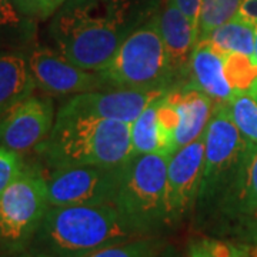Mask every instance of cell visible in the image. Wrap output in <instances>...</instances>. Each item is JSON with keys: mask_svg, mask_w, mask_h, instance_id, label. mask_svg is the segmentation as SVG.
<instances>
[{"mask_svg": "<svg viewBox=\"0 0 257 257\" xmlns=\"http://www.w3.org/2000/svg\"><path fill=\"white\" fill-rule=\"evenodd\" d=\"M163 0H67L50 18L47 35L76 66L99 72L123 42L162 8Z\"/></svg>", "mask_w": 257, "mask_h": 257, "instance_id": "obj_1", "label": "cell"}, {"mask_svg": "<svg viewBox=\"0 0 257 257\" xmlns=\"http://www.w3.org/2000/svg\"><path fill=\"white\" fill-rule=\"evenodd\" d=\"M143 237L113 204L50 206L26 251L35 257H83L124 240Z\"/></svg>", "mask_w": 257, "mask_h": 257, "instance_id": "obj_2", "label": "cell"}, {"mask_svg": "<svg viewBox=\"0 0 257 257\" xmlns=\"http://www.w3.org/2000/svg\"><path fill=\"white\" fill-rule=\"evenodd\" d=\"M37 153L49 169L126 165L133 157L130 124L57 111L53 128Z\"/></svg>", "mask_w": 257, "mask_h": 257, "instance_id": "obj_3", "label": "cell"}, {"mask_svg": "<svg viewBox=\"0 0 257 257\" xmlns=\"http://www.w3.org/2000/svg\"><path fill=\"white\" fill-rule=\"evenodd\" d=\"M169 155L133 156L124 166L116 209L140 236H162L173 227L167 207Z\"/></svg>", "mask_w": 257, "mask_h": 257, "instance_id": "obj_4", "label": "cell"}, {"mask_svg": "<svg viewBox=\"0 0 257 257\" xmlns=\"http://www.w3.org/2000/svg\"><path fill=\"white\" fill-rule=\"evenodd\" d=\"M246 152L247 143L231 119L227 104H214L204 132L202 182L193 211L197 220L207 223L213 213H219L234 186Z\"/></svg>", "mask_w": 257, "mask_h": 257, "instance_id": "obj_5", "label": "cell"}, {"mask_svg": "<svg viewBox=\"0 0 257 257\" xmlns=\"http://www.w3.org/2000/svg\"><path fill=\"white\" fill-rule=\"evenodd\" d=\"M99 73L104 89H175V77L159 28V12L123 42Z\"/></svg>", "mask_w": 257, "mask_h": 257, "instance_id": "obj_6", "label": "cell"}, {"mask_svg": "<svg viewBox=\"0 0 257 257\" xmlns=\"http://www.w3.org/2000/svg\"><path fill=\"white\" fill-rule=\"evenodd\" d=\"M49 207L45 172L25 166L0 196V247L12 254L28 250Z\"/></svg>", "mask_w": 257, "mask_h": 257, "instance_id": "obj_7", "label": "cell"}, {"mask_svg": "<svg viewBox=\"0 0 257 257\" xmlns=\"http://www.w3.org/2000/svg\"><path fill=\"white\" fill-rule=\"evenodd\" d=\"M124 166H64L46 175L50 206H104L116 203Z\"/></svg>", "mask_w": 257, "mask_h": 257, "instance_id": "obj_8", "label": "cell"}, {"mask_svg": "<svg viewBox=\"0 0 257 257\" xmlns=\"http://www.w3.org/2000/svg\"><path fill=\"white\" fill-rule=\"evenodd\" d=\"M56 120L52 96L32 94L0 120V146L26 155L46 142Z\"/></svg>", "mask_w": 257, "mask_h": 257, "instance_id": "obj_9", "label": "cell"}, {"mask_svg": "<svg viewBox=\"0 0 257 257\" xmlns=\"http://www.w3.org/2000/svg\"><path fill=\"white\" fill-rule=\"evenodd\" d=\"M28 59L37 89L45 94L74 96L104 89V82L99 72L76 66L55 47L35 45L30 47Z\"/></svg>", "mask_w": 257, "mask_h": 257, "instance_id": "obj_10", "label": "cell"}, {"mask_svg": "<svg viewBox=\"0 0 257 257\" xmlns=\"http://www.w3.org/2000/svg\"><path fill=\"white\" fill-rule=\"evenodd\" d=\"M169 90H140V89H97L72 96L57 111L80 116H93L133 123L147 106Z\"/></svg>", "mask_w": 257, "mask_h": 257, "instance_id": "obj_11", "label": "cell"}, {"mask_svg": "<svg viewBox=\"0 0 257 257\" xmlns=\"http://www.w3.org/2000/svg\"><path fill=\"white\" fill-rule=\"evenodd\" d=\"M204 162V135L180 147L167 163V207L172 226L194 211Z\"/></svg>", "mask_w": 257, "mask_h": 257, "instance_id": "obj_12", "label": "cell"}, {"mask_svg": "<svg viewBox=\"0 0 257 257\" xmlns=\"http://www.w3.org/2000/svg\"><path fill=\"white\" fill-rule=\"evenodd\" d=\"M159 28L175 77V87H183L187 83L190 59L199 33L175 0H163L159 10Z\"/></svg>", "mask_w": 257, "mask_h": 257, "instance_id": "obj_13", "label": "cell"}, {"mask_svg": "<svg viewBox=\"0 0 257 257\" xmlns=\"http://www.w3.org/2000/svg\"><path fill=\"white\" fill-rule=\"evenodd\" d=\"M183 87L200 90L216 104H227L236 94L226 79L224 55L204 39L196 43L190 59L187 83Z\"/></svg>", "mask_w": 257, "mask_h": 257, "instance_id": "obj_14", "label": "cell"}, {"mask_svg": "<svg viewBox=\"0 0 257 257\" xmlns=\"http://www.w3.org/2000/svg\"><path fill=\"white\" fill-rule=\"evenodd\" d=\"M167 97L180 114L175 140L176 152L204 135L216 103L204 93L192 87H175L167 92Z\"/></svg>", "mask_w": 257, "mask_h": 257, "instance_id": "obj_15", "label": "cell"}, {"mask_svg": "<svg viewBox=\"0 0 257 257\" xmlns=\"http://www.w3.org/2000/svg\"><path fill=\"white\" fill-rule=\"evenodd\" d=\"M36 82L23 50H0V116L32 96Z\"/></svg>", "mask_w": 257, "mask_h": 257, "instance_id": "obj_16", "label": "cell"}, {"mask_svg": "<svg viewBox=\"0 0 257 257\" xmlns=\"http://www.w3.org/2000/svg\"><path fill=\"white\" fill-rule=\"evenodd\" d=\"M237 213L257 220V147H248L234 186L220 213Z\"/></svg>", "mask_w": 257, "mask_h": 257, "instance_id": "obj_17", "label": "cell"}, {"mask_svg": "<svg viewBox=\"0 0 257 257\" xmlns=\"http://www.w3.org/2000/svg\"><path fill=\"white\" fill-rule=\"evenodd\" d=\"M203 39L207 40L211 46L223 55L243 53L247 56H254L257 28L236 16L229 22L213 29Z\"/></svg>", "mask_w": 257, "mask_h": 257, "instance_id": "obj_18", "label": "cell"}, {"mask_svg": "<svg viewBox=\"0 0 257 257\" xmlns=\"http://www.w3.org/2000/svg\"><path fill=\"white\" fill-rule=\"evenodd\" d=\"M36 22L26 19L13 0H0V46L10 50H23L33 45Z\"/></svg>", "mask_w": 257, "mask_h": 257, "instance_id": "obj_19", "label": "cell"}, {"mask_svg": "<svg viewBox=\"0 0 257 257\" xmlns=\"http://www.w3.org/2000/svg\"><path fill=\"white\" fill-rule=\"evenodd\" d=\"M165 96V94H163ZM160 99V97H159ZM159 99L152 101L138 119L130 123V139L133 156L160 153L159 135H157L156 113Z\"/></svg>", "mask_w": 257, "mask_h": 257, "instance_id": "obj_20", "label": "cell"}, {"mask_svg": "<svg viewBox=\"0 0 257 257\" xmlns=\"http://www.w3.org/2000/svg\"><path fill=\"white\" fill-rule=\"evenodd\" d=\"M230 116L248 147H257V99L250 93H237L227 103Z\"/></svg>", "mask_w": 257, "mask_h": 257, "instance_id": "obj_21", "label": "cell"}, {"mask_svg": "<svg viewBox=\"0 0 257 257\" xmlns=\"http://www.w3.org/2000/svg\"><path fill=\"white\" fill-rule=\"evenodd\" d=\"M166 244L163 236H143L101 247L83 257H155Z\"/></svg>", "mask_w": 257, "mask_h": 257, "instance_id": "obj_22", "label": "cell"}, {"mask_svg": "<svg viewBox=\"0 0 257 257\" xmlns=\"http://www.w3.org/2000/svg\"><path fill=\"white\" fill-rule=\"evenodd\" d=\"M224 73L236 94L250 93L257 86V62L254 56L243 53L224 55Z\"/></svg>", "mask_w": 257, "mask_h": 257, "instance_id": "obj_23", "label": "cell"}, {"mask_svg": "<svg viewBox=\"0 0 257 257\" xmlns=\"http://www.w3.org/2000/svg\"><path fill=\"white\" fill-rule=\"evenodd\" d=\"M156 124L160 153L172 156L175 153V140L177 128L180 124V114L175 104L169 100L167 93L162 96L157 103Z\"/></svg>", "mask_w": 257, "mask_h": 257, "instance_id": "obj_24", "label": "cell"}, {"mask_svg": "<svg viewBox=\"0 0 257 257\" xmlns=\"http://www.w3.org/2000/svg\"><path fill=\"white\" fill-rule=\"evenodd\" d=\"M243 0H202L199 19V39L206 37L213 29L237 16Z\"/></svg>", "mask_w": 257, "mask_h": 257, "instance_id": "obj_25", "label": "cell"}, {"mask_svg": "<svg viewBox=\"0 0 257 257\" xmlns=\"http://www.w3.org/2000/svg\"><path fill=\"white\" fill-rule=\"evenodd\" d=\"M186 257H251L248 250L231 241L210 236L193 237L187 244Z\"/></svg>", "mask_w": 257, "mask_h": 257, "instance_id": "obj_26", "label": "cell"}, {"mask_svg": "<svg viewBox=\"0 0 257 257\" xmlns=\"http://www.w3.org/2000/svg\"><path fill=\"white\" fill-rule=\"evenodd\" d=\"M18 10L33 22H45L55 15L67 0H13Z\"/></svg>", "mask_w": 257, "mask_h": 257, "instance_id": "obj_27", "label": "cell"}, {"mask_svg": "<svg viewBox=\"0 0 257 257\" xmlns=\"http://www.w3.org/2000/svg\"><path fill=\"white\" fill-rule=\"evenodd\" d=\"M22 155L0 146V196L25 169Z\"/></svg>", "mask_w": 257, "mask_h": 257, "instance_id": "obj_28", "label": "cell"}, {"mask_svg": "<svg viewBox=\"0 0 257 257\" xmlns=\"http://www.w3.org/2000/svg\"><path fill=\"white\" fill-rule=\"evenodd\" d=\"M179 9L183 12L187 19L192 22V25L199 33V19H200V9H202V0H175Z\"/></svg>", "mask_w": 257, "mask_h": 257, "instance_id": "obj_29", "label": "cell"}, {"mask_svg": "<svg viewBox=\"0 0 257 257\" xmlns=\"http://www.w3.org/2000/svg\"><path fill=\"white\" fill-rule=\"evenodd\" d=\"M237 18L246 20L257 28V0H243L237 12Z\"/></svg>", "mask_w": 257, "mask_h": 257, "instance_id": "obj_30", "label": "cell"}, {"mask_svg": "<svg viewBox=\"0 0 257 257\" xmlns=\"http://www.w3.org/2000/svg\"><path fill=\"white\" fill-rule=\"evenodd\" d=\"M155 257H184L183 253L179 250V248L173 246V244H170V243H167L165 247L162 248L159 253H157Z\"/></svg>", "mask_w": 257, "mask_h": 257, "instance_id": "obj_31", "label": "cell"}, {"mask_svg": "<svg viewBox=\"0 0 257 257\" xmlns=\"http://www.w3.org/2000/svg\"><path fill=\"white\" fill-rule=\"evenodd\" d=\"M251 237H253V243L256 244L257 247V220L254 221V226H253V230H251Z\"/></svg>", "mask_w": 257, "mask_h": 257, "instance_id": "obj_32", "label": "cell"}, {"mask_svg": "<svg viewBox=\"0 0 257 257\" xmlns=\"http://www.w3.org/2000/svg\"><path fill=\"white\" fill-rule=\"evenodd\" d=\"M250 94H251V96H254V97L257 99V86L253 89V90H251V92H250Z\"/></svg>", "mask_w": 257, "mask_h": 257, "instance_id": "obj_33", "label": "cell"}, {"mask_svg": "<svg viewBox=\"0 0 257 257\" xmlns=\"http://www.w3.org/2000/svg\"><path fill=\"white\" fill-rule=\"evenodd\" d=\"M254 59H256V62H257V39H256V49H254Z\"/></svg>", "mask_w": 257, "mask_h": 257, "instance_id": "obj_34", "label": "cell"}, {"mask_svg": "<svg viewBox=\"0 0 257 257\" xmlns=\"http://www.w3.org/2000/svg\"><path fill=\"white\" fill-rule=\"evenodd\" d=\"M2 117H3V116H0V120H2Z\"/></svg>", "mask_w": 257, "mask_h": 257, "instance_id": "obj_35", "label": "cell"}]
</instances>
